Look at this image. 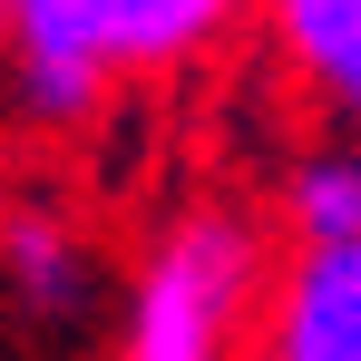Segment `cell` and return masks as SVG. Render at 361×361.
Segmentation results:
<instances>
[{
  "label": "cell",
  "instance_id": "6da1fadb",
  "mask_svg": "<svg viewBox=\"0 0 361 361\" xmlns=\"http://www.w3.org/2000/svg\"><path fill=\"white\" fill-rule=\"evenodd\" d=\"M244 20V0H10V68L30 118H88L118 78L176 68L215 49Z\"/></svg>",
  "mask_w": 361,
  "mask_h": 361
},
{
  "label": "cell",
  "instance_id": "7a4b0ae2",
  "mask_svg": "<svg viewBox=\"0 0 361 361\" xmlns=\"http://www.w3.org/2000/svg\"><path fill=\"white\" fill-rule=\"evenodd\" d=\"M254 293H264V235L225 205H195L127 274L108 361H235Z\"/></svg>",
  "mask_w": 361,
  "mask_h": 361
},
{
  "label": "cell",
  "instance_id": "3957f363",
  "mask_svg": "<svg viewBox=\"0 0 361 361\" xmlns=\"http://www.w3.org/2000/svg\"><path fill=\"white\" fill-rule=\"evenodd\" d=\"M254 361H361V244L293 254V274L264 302V352Z\"/></svg>",
  "mask_w": 361,
  "mask_h": 361
},
{
  "label": "cell",
  "instance_id": "277c9868",
  "mask_svg": "<svg viewBox=\"0 0 361 361\" xmlns=\"http://www.w3.org/2000/svg\"><path fill=\"white\" fill-rule=\"evenodd\" d=\"M264 20H274L283 59H293L342 118H361V0H264Z\"/></svg>",
  "mask_w": 361,
  "mask_h": 361
},
{
  "label": "cell",
  "instance_id": "5b68a950",
  "mask_svg": "<svg viewBox=\"0 0 361 361\" xmlns=\"http://www.w3.org/2000/svg\"><path fill=\"white\" fill-rule=\"evenodd\" d=\"M283 235H293V254L361 244V157H302L283 185Z\"/></svg>",
  "mask_w": 361,
  "mask_h": 361
},
{
  "label": "cell",
  "instance_id": "8992f818",
  "mask_svg": "<svg viewBox=\"0 0 361 361\" xmlns=\"http://www.w3.org/2000/svg\"><path fill=\"white\" fill-rule=\"evenodd\" d=\"M10 283H20V302H39V312H68V302L88 293V254H78V235H68L49 205H20L10 215Z\"/></svg>",
  "mask_w": 361,
  "mask_h": 361
}]
</instances>
